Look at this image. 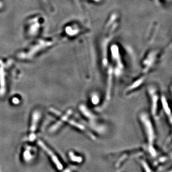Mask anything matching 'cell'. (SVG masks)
<instances>
[{
	"instance_id": "obj_1",
	"label": "cell",
	"mask_w": 172,
	"mask_h": 172,
	"mask_svg": "<svg viewBox=\"0 0 172 172\" xmlns=\"http://www.w3.org/2000/svg\"><path fill=\"white\" fill-rule=\"evenodd\" d=\"M139 120L145 138L148 151L152 157H155L156 155V151L154 148V143L156 134L151 117L148 113L142 112L139 115Z\"/></svg>"
},
{
	"instance_id": "obj_2",
	"label": "cell",
	"mask_w": 172,
	"mask_h": 172,
	"mask_svg": "<svg viewBox=\"0 0 172 172\" xmlns=\"http://www.w3.org/2000/svg\"><path fill=\"white\" fill-rule=\"evenodd\" d=\"M148 95L149 99L151 112L153 117L155 118L158 115L159 105L161 103V98L158 89L154 86L148 88Z\"/></svg>"
},
{
	"instance_id": "obj_3",
	"label": "cell",
	"mask_w": 172,
	"mask_h": 172,
	"mask_svg": "<svg viewBox=\"0 0 172 172\" xmlns=\"http://www.w3.org/2000/svg\"><path fill=\"white\" fill-rule=\"evenodd\" d=\"M38 144L40 145L41 148H42L45 152H46L50 158L51 160L53 163L55 164V165L57 167V169L59 171H62L63 169V165L62 164L61 161L59 160V158L56 155V154L51 151V149H50L42 141H39Z\"/></svg>"
},
{
	"instance_id": "obj_4",
	"label": "cell",
	"mask_w": 172,
	"mask_h": 172,
	"mask_svg": "<svg viewBox=\"0 0 172 172\" xmlns=\"http://www.w3.org/2000/svg\"><path fill=\"white\" fill-rule=\"evenodd\" d=\"M68 122L72 127L79 131L80 132H83L85 134L88 135L89 138H90L92 140L95 139V137L94 134L92 133L90 131V130L88 128H87V127L84 124L81 123V122H79L76 119H70Z\"/></svg>"
},
{
	"instance_id": "obj_5",
	"label": "cell",
	"mask_w": 172,
	"mask_h": 172,
	"mask_svg": "<svg viewBox=\"0 0 172 172\" xmlns=\"http://www.w3.org/2000/svg\"><path fill=\"white\" fill-rule=\"evenodd\" d=\"M79 111L81 112L82 115L89 122L92 123L97 122L98 120V116L94 114V112L85 104H81L79 106Z\"/></svg>"
},
{
	"instance_id": "obj_6",
	"label": "cell",
	"mask_w": 172,
	"mask_h": 172,
	"mask_svg": "<svg viewBox=\"0 0 172 172\" xmlns=\"http://www.w3.org/2000/svg\"><path fill=\"white\" fill-rule=\"evenodd\" d=\"M72 111L71 109L67 110L65 114L62 115L60 120L58 121L57 122L55 123L53 126H52L50 128V132H54L56 131L59 129L60 127L62 126L65 122H68L69 120L70 119L71 114H72Z\"/></svg>"
},
{
	"instance_id": "obj_7",
	"label": "cell",
	"mask_w": 172,
	"mask_h": 172,
	"mask_svg": "<svg viewBox=\"0 0 172 172\" xmlns=\"http://www.w3.org/2000/svg\"><path fill=\"white\" fill-rule=\"evenodd\" d=\"M161 104L162 106V108H163V111H164L165 115H166V116L167 117V118L169 122V124L171 125V124H172L171 111V109L169 107V105H168V102L167 101V100L165 98V97L163 95L161 96Z\"/></svg>"
},
{
	"instance_id": "obj_8",
	"label": "cell",
	"mask_w": 172,
	"mask_h": 172,
	"mask_svg": "<svg viewBox=\"0 0 172 172\" xmlns=\"http://www.w3.org/2000/svg\"><path fill=\"white\" fill-rule=\"evenodd\" d=\"M40 116V115L38 112H35L33 115L32 125L31 126V134L30 136L31 141H33L35 139V132L36 131L37 123L38 122L39 120Z\"/></svg>"
},
{
	"instance_id": "obj_9",
	"label": "cell",
	"mask_w": 172,
	"mask_h": 172,
	"mask_svg": "<svg viewBox=\"0 0 172 172\" xmlns=\"http://www.w3.org/2000/svg\"><path fill=\"white\" fill-rule=\"evenodd\" d=\"M68 157L69 158V160L73 163L76 164H81L84 161L83 157L79 155L76 154L75 152L72 151H70L68 154Z\"/></svg>"
},
{
	"instance_id": "obj_10",
	"label": "cell",
	"mask_w": 172,
	"mask_h": 172,
	"mask_svg": "<svg viewBox=\"0 0 172 172\" xmlns=\"http://www.w3.org/2000/svg\"><path fill=\"white\" fill-rule=\"evenodd\" d=\"M90 101L94 105H98L100 102V98L96 92H92L90 95Z\"/></svg>"
}]
</instances>
